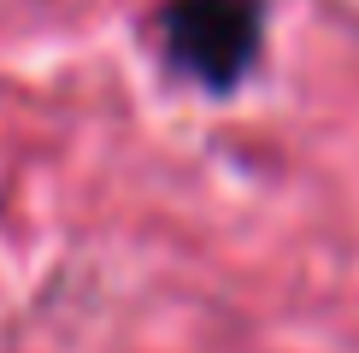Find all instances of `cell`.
Masks as SVG:
<instances>
[{
  "mask_svg": "<svg viewBox=\"0 0 359 353\" xmlns=\"http://www.w3.org/2000/svg\"><path fill=\"white\" fill-rule=\"evenodd\" d=\"M165 65L201 83L206 95H230L253 71L265 36V0H165Z\"/></svg>",
  "mask_w": 359,
  "mask_h": 353,
  "instance_id": "6da1fadb",
  "label": "cell"
}]
</instances>
